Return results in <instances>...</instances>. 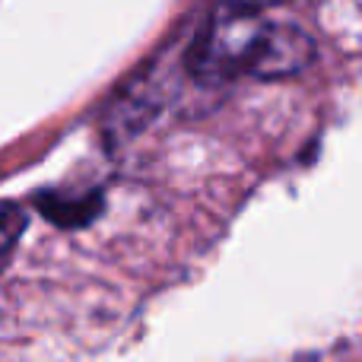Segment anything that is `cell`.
<instances>
[{"label":"cell","instance_id":"1","mask_svg":"<svg viewBox=\"0 0 362 362\" xmlns=\"http://www.w3.org/2000/svg\"><path fill=\"white\" fill-rule=\"evenodd\" d=\"M315 61V45L302 29L270 23L257 10L235 6L210 19L194 48V74L200 80H286Z\"/></svg>","mask_w":362,"mask_h":362},{"label":"cell","instance_id":"2","mask_svg":"<svg viewBox=\"0 0 362 362\" xmlns=\"http://www.w3.org/2000/svg\"><path fill=\"white\" fill-rule=\"evenodd\" d=\"M23 226H25V216L19 213V206L0 204V270L10 261L13 248H16V238L23 235Z\"/></svg>","mask_w":362,"mask_h":362},{"label":"cell","instance_id":"3","mask_svg":"<svg viewBox=\"0 0 362 362\" xmlns=\"http://www.w3.org/2000/svg\"><path fill=\"white\" fill-rule=\"evenodd\" d=\"M283 0H235V6H248V10H264V6H276Z\"/></svg>","mask_w":362,"mask_h":362}]
</instances>
